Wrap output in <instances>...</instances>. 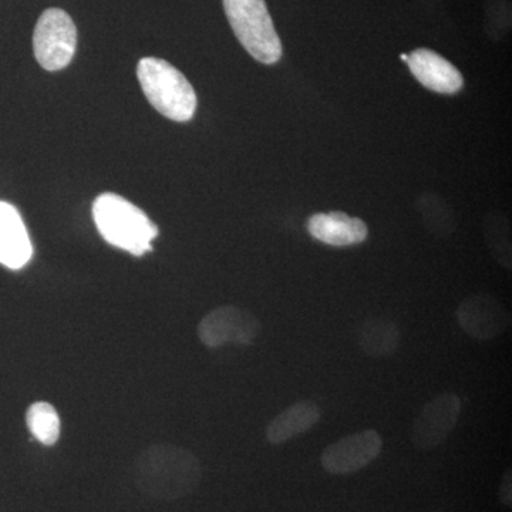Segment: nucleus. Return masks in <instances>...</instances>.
I'll list each match as a JSON object with an SVG mask.
<instances>
[{
	"mask_svg": "<svg viewBox=\"0 0 512 512\" xmlns=\"http://www.w3.org/2000/svg\"><path fill=\"white\" fill-rule=\"evenodd\" d=\"M498 498L501 504L505 507L511 508L512 505V471L508 468L505 471L503 480H501L500 488H498Z\"/></svg>",
	"mask_w": 512,
	"mask_h": 512,
	"instance_id": "a211bd4d",
	"label": "nucleus"
},
{
	"mask_svg": "<svg viewBox=\"0 0 512 512\" xmlns=\"http://www.w3.org/2000/svg\"><path fill=\"white\" fill-rule=\"evenodd\" d=\"M138 82L151 106L167 119L185 123L197 110V94L173 64L157 57H144L137 67Z\"/></svg>",
	"mask_w": 512,
	"mask_h": 512,
	"instance_id": "7ed1b4c3",
	"label": "nucleus"
},
{
	"mask_svg": "<svg viewBox=\"0 0 512 512\" xmlns=\"http://www.w3.org/2000/svg\"><path fill=\"white\" fill-rule=\"evenodd\" d=\"M383 450L382 436L376 430L350 434L323 450L322 467L333 476H346L370 466Z\"/></svg>",
	"mask_w": 512,
	"mask_h": 512,
	"instance_id": "0eeeda50",
	"label": "nucleus"
},
{
	"mask_svg": "<svg viewBox=\"0 0 512 512\" xmlns=\"http://www.w3.org/2000/svg\"><path fill=\"white\" fill-rule=\"evenodd\" d=\"M322 410L311 400H303L279 413L266 427V440L274 446L301 436L319 423Z\"/></svg>",
	"mask_w": 512,
	"mask_h": 512,
	"instance_id": "ddd939ff",
	"label": "nucleus"
},
{
	"mask_svg": "<svg viewBox=\"0 0 512 512\" xmlns=\"http://www.w3.org/2000/svg\"><path fill=\"white\" fill-rule=\"evenodd\" d=\"M309 234L316 241L330 247H350L362 244L369 235V229L360 218L349 217L345 212H320L308 220Z\"/></svg>",
	"mask_w": 512,
	"mask_h": 512,
	"instance_id": "f8f14e48",
	"label": "nucleus"
},
{
	"mask_svg": "<svg viewBox=\"0 0 512 512\" xmlns=\"http://www.w3.org/2000/svg\"><path fill=\"white\" fill-rule=\"evenodd\" d=\"M261 322L254 315L237 308L221 306L202 318L198 338L207 348L252 345L261 335Z\"/></svg>",
	"mask_w": 512,
	"mask_h": 512,
	"instance_id": "423d86ee",
	"label": "nucleus"
},
{
	"mask_svg": "<svg viewBox=\"0 0 512 512\" xmlns=\"http://www.w3.org/2000/svg\"><path fill=\"white\" fill-rule=\"evenodd\" d=\"M26 424L30 433L43 446H55L60 437V417L50 403L37 402L26 413Z\"/></svg>",
	"mask_w": 512,
	"mask_h": 512,
	"instance_id": "2eb2a0df",
	"label": "nucleus"
},
{
	"mask_svg": "<svg viewBox=\"0 0 512 512\" xmlns=\"http://www.w3.org/2000/svg\"><path fill=\"white\" fill-rule=\"evenodd\" d=\"M402 60H407V55H402Z\"/></svg>",
	"mask_w": 512,
	"mask_h": 512,
	"instance_id": "6ab92c4d",
	"label": "nucleus"
},
{
	"mask_svg": "<svg viewBox=\"0 0 512 512\" xmlns=\"http://www.w3.org/2000/svg\"><path fill=\"white\" fill-rule=\"evenodd\" d=\"M93 218L101 237L113 247L134 256L153 249L151 242L158 235L157 225L126 198L110 192L100 195L93 204Z\"/></svg>",
	"mask_w": 512,
	"mask_h": 512,
	"instance_id": "f03ea898",
	"label": "nucleus"
},
{
	"mask_svg": "<svg viewBox=\"0 0 512 512\" xmlns=\"http://www.w3.org/2000/svg\"><path fill=\"white\" fill-rule=\"evenodd\" d=\"M400 345V329L386 318H370L359 329V346L370 357L392 356Z\"/></svg>",
	"mask_w": 512,
	"mask_h": 512,
	"instance_id": "4468645a",
	"label": "nucleus"
},
{
	"mask_svg": "<svg viewBox=\"0 0 512 512\" xmlns=\"http://www.w3.org/2000/svg\"><path fill=\"white\" fill-rule=\"evenodd\" d=\"M460 414L461 399L456 393H443L434 397L414 420V446L423 451L439 447L456 427Z\"/></svg>",
	"mask_w": 512,
	"mask_h": 512,
	"instance_id": "6e6552de",
	"label": "nucleus"
},
{
	"mask_svg": "<svg viewBox=\"0 0 512 512\" xmlns=\"http://www.w3.org/2000/svg\"><path fill=\"white\" fill-rule=\"evenodd\" d=\"M137 487L156 500L175 501L187 497L201 483V463L194 453L175 444H156L137 458Z\"/></svg>",
	"mask_w": 512,
	"mask_h": 512,
	"instance_id": "f257e3e1",
	"label": "nucleus"
},
{
	"mask_svg": "<svg viewBox=\"0 0 512 512\" xmlns=\"http://www.w3.org/2000/svg\"><path fill=\"white\" fill-rule=\"evenodd\" d=\"M224 9L229 25L249 55L264 64L281 60V39L265 0H224Z\"/></svg>",
	"mask_w": 512,
	"mask_h": 512,
	"instance_id": "20e7f679",
	"label": "nucleus"
},
{
	"mask_svg": "<svg viewBox=\"0 0 512 512\" xmlns=\"http://www.w3.org/2000/svg\"><path fill=\"white\" fill-rule=\"evenodd\" d=\"M421 214H423L426 227L433 232L436 237L444 238L453 234L456 228L453 215L448 211L444 205L437 204V202L427 201L426 204L421 205Z\"/></svg>",
	"mask_w": 512,
	"mask_h": 512,
	"instance_id": "f3484780",
	"label": "nucleus"
},
{
	"mask_svg": "<svg viewBox=\"0 0 512 512\" xmlns=\"http://www.w3.org/2000/svg\"><path fill=\"white\" fill-rule=\"evenodd\" d=\"M77 46V29L62 9H47L37 20L33 50L37 62L49 72L62 70L72 62Z\"/></svg>",
	"mask_w": 512,
	"mask_h": 512,
	"instance_id": "39448f33",
	"label": "nucleus"
},
{
	"mask_svg": "<svg viewBox=\"0 0 512 512\" xmlns=\"http://www.w3.org/2000/svg\"><path fill=\"white\" fill-rule=\"evenodd\" d=\"M456 316L461 329L481 342L498 338L511 326V313L490 295L468 296Z\"/></svg>",
	"mask_w": 512,
	"mask_h": 512,
	"instance_id": "1a4fd4ad",
	"label": "nucleus"
},
{
	"mask_svg": "<svg viewBox=\"0 0 512 512\" xmlns=\"http://www.w3.org/2000/svg\"><path fill=\"white\" fill-rule=\"evenodd\" d=\"M436 512H447V511H436Z\"/></svg>",
	"mask_w": 512,
	"mask_h": 512,
	"instance_id": "aec40b11",
	"label": "nucleus"
},
{
	"mask_svg": "<svg viewBox=\"0 0 512 512\" xmlns=\"http://www.w3.org/2000/svg\"><path fill=\"white\" fill-rule=\"evenodd\" d=\"M32 255V242L19 211L0 201V264L16 271L28 265Z\"/></svg>",
	"mask_w": 512,
	"mask_h": 512,
	"instance_id": "9b49d317",
	"label": "nucleus"
},
{
	"mask_svg": "<svg viewBox=\"0 0 512 512\" xmlns=\"http://www.w3.org/2000/svg\"><path fill=\"white\" fill-rule=\"evenodd\" d=\"M410 72L426 89L440 94H456L463 89V74L454 64L430 49H417L407 56Z\"/></svg>",
	"mask_w": 512,
	"mask_h": 512,
	"instance_id": "9d476101",
	"label": "nucleus"
},
{
	"mask_svg": "<svg viewBox=\"0 0 512 512\" xmlns=\"http://www.w3.org/2000/svg\"><path fill=\"white\" fill-rule=\"evenodd\" d=\"M485 235L494 258L504 268L511 269L510 227L504 218L491 217L485 222Z\"/></svg>",
	"mask_w": 512,
	"mask_h": 512,
	"instance_id": "dca6fc26",
	"label": "nucleus"
}]
</instances>
